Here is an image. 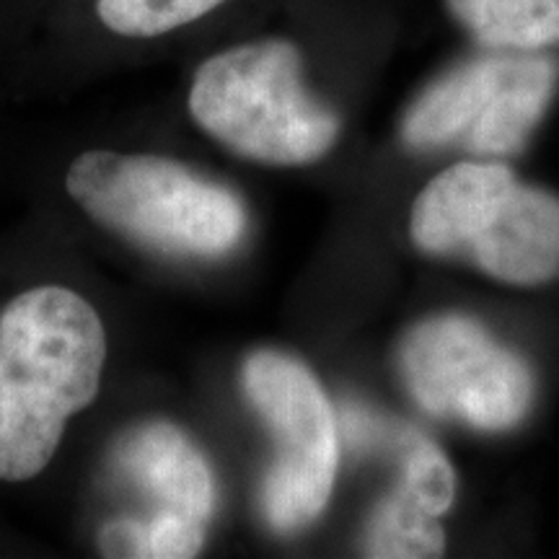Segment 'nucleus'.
Wrapping results in <instances>:
<instances>
[{
  "mask_svg": "<svg viewBox=\"0 0 559 559\" xmlns=\"http://www.w3.org/2000/svg\"><path fill=\"white\" fill-rule=\"evenodd\" d=\"M226 0H99L96 13L109 32L130 39H151L192 24Z\"/></svg>",
  "mask_w": 559,
  "mask_h": 559,
  "instance_id": "nucleus-11",
  "label": "nucleus"
},
{
  "mask_svg": "<svg viewBox=\"0 0 559 559\" xmlns=\"http://www.w3.org/2000/svg\"><path fill=\"white\" fill-rule=\"evenodd\" d=\"M445 534L440 519L400 489H391L370 513L362 549L368 557L423 559L443 555Z\"/></svg>",
  "mask_w": 559,
  "mask_h": 559,
  "instance_id": "nucleus-10",
  "label": "nucleus"
},
{
  "mask_svg": "<svg viewBox=\"0 0 559 559\" xmlns=\"http://www.w3.org/2000/svg\"><path fill=\"white\" fill-rule=\"evenodd\" d=\"M409 234L425 254L464 257L508 285L559 272V200L495 158L440 171L415 200Z\"/></svg>",
  "mask_w": 559,
  "mask_h": 559,
  "instance_id": "nucleus-3",
  "label": "nucleus"
},
{
  "mask_svg": "<svg viewBox=\"0 0 559 559\" xmlns=\"http://www.w3.org/2000/svg\"><path fill=\"white\" fill-rule=\"evenodd\" d=\"M241 389L275 443L260 492L264 519L280 534L309 526L324 513L340 466L330 396L304 362L277 349H257L243 360Z\"/></svg>",
  "mask_w": 559,
  "mask_h": 559,
  "instance_id": "nucleus-6",
  "label": "nucleus"
},
{
  "mask_svg": "<svg viewBox=\"0 0 559 559\" xmlns=\"http://www.w3.org/2000/svg\"><path fill=\"white\" fill-rule=\"evenodd\" d=\"M400 373L430 415L479 430L519 425L534 402V373L474 319L445 313L412 326L400 345Z\"/></svg>",
  "mask_w": 559,
  "mask_h": 559,
  "instance_id": "nucleus-7",
  "label": "nucleus"
},
{
  "mask_svg": "<svg viewBox=\"0 0 559 559\" xmlns=\"http://www.w3.org/2000/svg\"><path fill=\"white\" fill-rule=\"evenodd\" d=\"M479 50L551 52L559 47V0H445Z\"/></svg>",
  "mask_w": 559,
  "mask_h": 559,
  "instance_id": "nucleus-9",
  "label": "nucleus"
},
{
  "mask_svg": "<svg viewBox=\"0 0 559 559\" xmlns=\"http://www.w3.org/2000/svg\"><path fill=\"white\" fill-rule=\"evenodd\" d=\"M559 66L549 52L481 50L440 73L402 122L409 148L461 145L498 158L521 151L555 99Z\"/></svg>",
  "mask_w": 559,
  "mask_h": 559,
  "instance_id": "nucleus-5",
  "label": "nucleus"
},
{
  "mask_svg": "<svg viewBox=\"0 0 559 559\" xmlns=\"http://www.w3.org/2000/svg\"><path fill=\"white\" fill-rule=\"evenodd\" d=\"M107 332L94 306L39 285L0 311V481L50 466L66 425L99 396Z\"/></svg>",
  "mask_w": 559,
  "mask_h": 559,
  "instance_id": "nucleus-1",
  "label": "nucleus"
},
{
  "mask_svg": "<svg viewBox=\"0 0 559 559\" xmlns=\"http://www.w3.org/2000/svg\"><path fill=\"white\" fill-rule=\"evenodd\" d=\"M66 190L104 228L164 254L223 257L247 234L241 200L171 158L86 151Z\"/></svg>",
  "mask_w": 559,
  "mask_h": 559,
  "instance_id": "nucleus-4",
  "label": "nucleus"
},
{
  "mask_svg": "<svg viewBox=\"0 0 559 559\" xmlns=\"http://www.w3.org/2000/svg\"><path fill=\"white\" fill-rule=\"evenodd\" d=\"M192 120L236 156L270 166L319 160L340 138V115L313 96L306 60L285 37L215 52L190 88Z\"/></svg>",
  "mask_w": 559,
  "mask_h": 559,
  "instance_id": "nucleus-2",
  "label": "nucleus"
},
{
  "mask_svg": "<svg viewBox=\"0 0 559 559\" xmlns=\"http://www.w3.org/2000/svg\"><path fill=\"white\" fill-rule=\"evenodd\" d=\"M145 523V559L198 557L205 544L207 526L185 515L156 513Z\"/></svg>",
  "mask_w": 559,
  "mask_h": 559,
  "instance_id": "nucleus-12",
  "label": "nucleus"
},
{
  "mask_svg": "<svg viewBox=\"0 0 559 559\" xmlns=\"http://www.w3.org/2000/svg\"><path fill=\"white\" fill-rule=\"evenodd\" d=\"M99 547L104 557L145 559V523L143 519L120 515L102 526Z\"/></svg>",
  "mask_w": 559,
  "mask_h": 559,
  "instance_id": "nucleus-13",
  "label": "nucleus"
},
{
  "mask_svg": "<svg viewBox=\"0 0 559 559\" xmlns=\"http://www.w3.org/2000/svg\"><path fill=\"white\" fill-rule=\"evenodd\" d=\"M120 464L158 500V513L185 515L205 526L213 519V469L177 425L148 423L128 432L120 443Z\"/></svg>",
  "mask_w": 559,
  "mask_h": 559,
  "instance_id": "nucleus-8",
  "label": "nucleus"
}]
</instances>
